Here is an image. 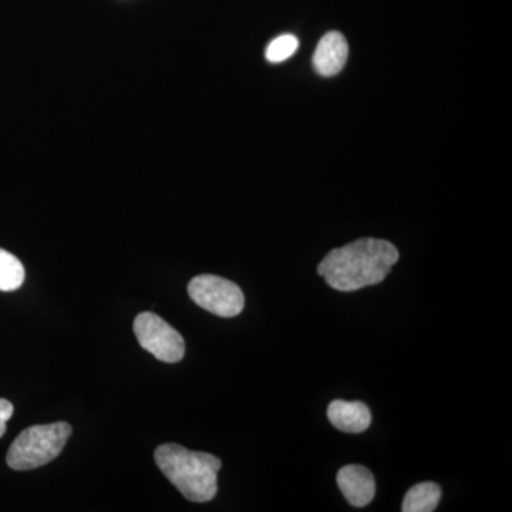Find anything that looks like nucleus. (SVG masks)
<instances>
[{
    "mask_svg": "<svg viewBox=\"0 0 512 512\" xmlns=\"http://www.w3.org/2000/svg\"><path fill=\"white\" fill-rule=\"evenodd\" d=\"M397 261L399 251L392 242L362 238L330 251L318 274L336 291L355 292L383 282Z\"/></svg>",
    "mask_w": 512,
    "mask_h": 512,
    "instance_id": "1",
    "label": "nucleus"
},
{
    "mask_svg": "<svg viewBox=\"0 0 512 512\" xmlns=\"http://www.w3.org/2000/svg\"><path fill=\"white\" fill-rule=\"evenodd\" d=\"M158 468L192 503H208L217 495L220 458L168 443L154 453Z\"/></svg>",
    "mask_w": 512,
    "mask_h": 512,
    "instance_id": "2",
    "label": "nucleus"
},
{
    "mask_svg": "<svg viewBox=\"0 0 512 512\" xmlns=\"http://www.w3.org/2000/svg\"><path fill=\"white\" fill-rule=\"evenodd\" d=\"M72 431V426L64 421L29 427L13 441L6 463L16 471L46 466L62 453Z\"/></svg>",
    "mask_w": 512,
    "mask_h": 512,
    "instance_id": "3",
    "label": "nucleus"
},
{
    "mask_svg": "<svg viewBox=\"0 0 512 512\" xmlns=\"http://www.w3.org/2000/svg\"><path fill=\"white\" fill-rule=\"evenodd\" d=\"M188 295L200 308L221 318H234L244 311V292L221 276H195L188 284Z\"/></svg>",
    "mask_w": 512,
    "mask_h": 512,
    "instance_id": "4",
    "label": "nucleus"
},
{
    "mask_svg": "<svg viewBox=\"0 0 512 512\" xmlns=\"http://www.w3.org/2000/svg\"><path fill=\"white\" fill-rule=\"evenodd\" d=\"M134 333L141 348L161 362L177 363L185 355L183 336L156 313H140L134 320Z\"/></svg>",
    "mask_w": 512,
    "mask_h": 512,
    "instance_id": "5",
    "label": "nucleus"
},
{
    "mask_svg": "<svg viewBox=\"0 0 512 512\" xmlns=\"http://www.w3.org/2000/svg\"><path fill=\"white\" fill-rule=\"evenodd\" d=\"M336 481L346 501L353 507H366L375 498V477L366 467L350 464L340 468Z\"/></svg>",
    "mask_w": 512,
    "mask_h": 512,
    "instance_id": "6",
    "label": "nucleus"
},
{
    "mask_svg": "<svg viewBox=\"0 0 512 512\" xmlns=\"http://www.w3.org/2000/svg\"><path fill=\"white\" fill-rule=\"evenodd\" d=\"M349 45L340 32H329L320 39L313 55V67L320 76L332 77L342 72L348 62Z\"/></svg>",
    "mask_w": 512,
    "mask_h": 512,
    "instance_id": "7",
    "label": "nucleus"
},
{
    "mask_svg": "<svg viewBox=\"0 0 512 512\" xmlns=\"http://www.w3.org/2000/svg\"><path fill=\"white\" fill-rule=\"evenodd\" d=\"M328 419L333 427L349 434L363 433L372 424V413L362 402L335 400L329 404Z\"/></svg>",
    "mask_w": 512,
    "mask_h": 512,
    "instance_id": "8",
    "label": "nucleus"
},
{
    "mask_svg": "<svg viewBox=\"0 0 512 512\" xmlns=\"http://www.w3.org/2000/svg\"><path fill=\"white\" fill-rule=\"evenodd\" d=\"M441 488L436 483L414 485L404 495L403 512H431L439 507Z\"/></svg>",
    "mask_w": 512,
    "mask_h": 512,
    "instance_id": "9",
    "label": "nucleus"
},
{
    "mask_svg": "<svg viewBox=\"0 0 512 512\" xmlns=\"http://www.w3.org/2000/svg\"><path fill=\"white\" fill-rule=\"evenodd\" d=\"M25 282V268L15 255L0 248V291L12 292Z\"/></svg>",
    "mask_w": 512,
    "mask_h": 512,
    "instance_id": "10",
    "label": "nucleus"
},
{
    "mask_svg": "<svg viewBox=\"0 0 512 512\" xmlns=\"http://www.w3.org/2000/svg\"><path fill=\"white\" fill-rule=\"evenodd\" d=\"M299 47L298 37L293 35H282L276 37L266 47V59L271 63H282L289 57L295 55Z\"/></svg>",
    "mask_w": 512,
    "mask_h": 512,
    "instance_id": "11",
    "label": "nucleus"
},
{
    "mask_svg": "<svg viewBox=\"0 0 512 512\" xmlns=\"http://www.w3.org/2000/svg\"><path fill=\"white\" fill-rule=\"evenodd\" d=\"M13 416V404L9 400L0 399V437L6 433V423Z\"/></svg>",
    "mask_w": 512,
    "mask_h": 512,
    "instance_id": "12",
    "label": "nucleus"
}]
</instances>
